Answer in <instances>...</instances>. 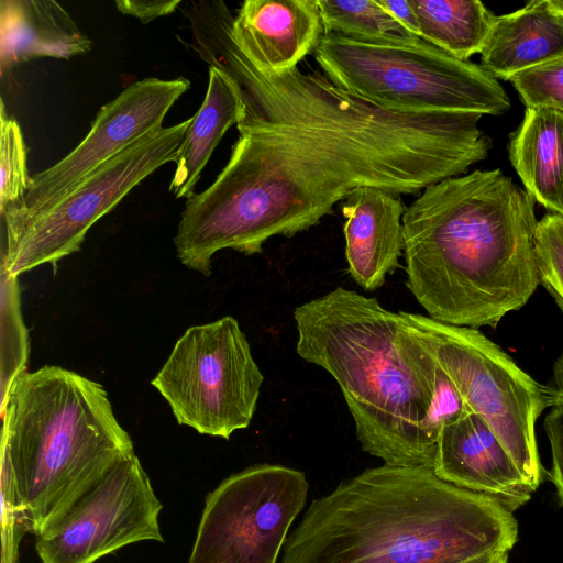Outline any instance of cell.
I'll return each instance as SVG.
<instances>
[{"label":"cell","mask_w":563,"mask_h":563,"mask_svg":"<svg viewBox=\"0 0 563 563\" xmlns=\"http://www.w3.org/2000/svg\"><path fill=\"white\" fill-rule=\"evenodd\" d=\"M189 20L195 49L238 80L246 102L228 163L181 212L174 245L191 271L209 276L221 250L253 255L275 235L307 231L354 189L418 194L492 148L482 114L395 112L317 70L264 71L230 40L212 2Z\"/></svg>","instance_id":"cell-1"},{"label":"cell","mask_w":563,"mask_h":563,"mask_svg":"<svg viewBox=\"0 0 563 563\" xmlns=\"http://www.w3.org/2000/svg\"><path fill=\"white\" fill-rule=\"evenodd\" d=\"M294 319L297 354L335 379L362 450L432 470L441 429L471 410L400 311L339 286Z\"/></svg>","instance_id":"cell-2"},{"label":"cell","mask_w":563,"mask_h":563,"mask_svg":"<svg viewBox=\"0 0 563 563\" xmlns=\"http://www.w3.org/2000/svg\"><path fill=\"white\" fill-rule=\"evenodd\" d=\"M534 199L500 169L424 188L404 213L406 286L428 317L496 328L540 284Z\"/></svg>","instance_id":"cell-3"},{"label":"cell","mask_w":563,"mask_h":563,"mask_svg":"<svg viewBox=\"0 0 563 563\" xmlns=\"http://www.w3.org/2000/svg\"><path fill=\"white\" fill-rule=\"evenodd\" d=\"M517 539V520L497 499L431 468L383 464L316 498L279 563H463L509 552Z\"/></svg>","instance_id":"cell-4"},{"label":"cell","mask_w":563,"mask_h":563,"mask_svg":"<svg viewBox=\"0 0 563 563\" xmlns=\"http://www.w3.org/2000/svg\"><path fill=\"white\" fill-rule=\"evenodd\" d=\"M1 416L12 506L36 537L135 454L103 386L60 366L22 372L1 402Z\"/></svg>","instance_id":"cell-5"},{"label":"cell","mask_w":563,"mask_h":563,"mask_svg":"<svg viewBox=\"0 0 563 563\" xmlns=\"http://www.w3.org/2000/svg\"><path fill=\"white\" fill-rule=\"evenodd\" d=\"M314 57L333 84L390 111L500 115L511 108L498 79L481 65L421 37L323 34Z\"/></svg>","instance_id":"cell-6"},{"label":"cell","mask_w":563,"mask_h":563,"mask_svg":"<svg viewBox=\"0 0 563 563\" xmlns=\"http://www.w3.org/2000/svg\"><path fill=\"white\" fill-rule=\"evenodd\" d=\"M450 377L470 410L482 417L516 462L530 487L543 481L536 423L548 402V386L534 380L477 329L400 311Z\"/></svg>","instance_id":"cell-7"},{"label":"cell","mask_w":563,"mask_h":563,"mask_svg":"<svg viewBox=\"0 0 563 563\" xmlns=\"http://www.w3.org/2000/svg\"><path fill=\"white\" fill-rule=\"evenodd\" d=\"M190 118L132 143L85 176L63 197L24 219L2 223L0 267L13 276L56 267L78 252L90 228L142 180L175 162Z\"/></svg>","instance_id":"cell-8"},{"label":"cell","mask_w":563,"mask_h":563,"mask_svg":"<svg viewBox=\"0 0 563 563\" xmlns=\"http://www.w3.org/2000/svg\"><path fill=\"white\" fill-rule=\"evenodd\" d=\"M263 380L239 322L227 316L187 329L151 384L179 424L229 440L250 426Z\"/></svg>","instance_id":"cell-9"},{"label":"cell","mask_w":563,"mask_h":563,"mask_svg":"<svg viewBox=\"0 0 563 563\" xmlns=\"http://www.w3.org/2000/svg\"><path fill=\"white\" fill-rule=\"evenodd\" d=\"M308 490L303 472L280 464L224 478L206 497L188 563H278Z\"/></svg>","instance_id":"cell-10"},{"label":"cell","mask_w":563,"mask_h":563,"mask_svg":"<svg viewBox=\"0 0 563 563\" xmlns=\"http://www.w3.org/2000/svg\"><path fill=\"white\" fill-rule=\"evenodd\" d=\"M162 508L134 454L77 500L52 530L36 538V553L41 563H96L136 542H163Z\"/></svg>","instance_id":"cell-11"},{"label":"cell","mask_w":563,"mask_h":563,"mask_svg":"<svg viewBox=\"0 0 563 563\" xmlns=\"http://www.w3.org/2000/svg\"><path fill=\"white\" fill-rule=\"evenodd\" d=\"M190 88L186 78H144L123 89L97 113L84 140L55 165L31 178L21 203L8 208L2 223L48 207L85 176L145 135L163 128L175 102Z\"/></svg>","instance_id":"cell-12"},{"label":"cell","mask_w":563,"mask_h":563,"mask_svg":"<svg viewBox=\"0 0 563 563\" xmlns=\"http://www.w3.org/2000/svg\"><path fill=\"white\" fill-rule=\"evenodd\" d=\"M213 5L233 44L264 71L298 66L323 35L317 0H246L235 16Z\"/></svg>","instance_id":"cell-13"},{"label":"cell","mask_w":563,"mask_h":563,"mask_svg":"<svg viewBox=\"0 0 563 563\" xmlns=\"http://www.w3.org/2000/svg\"><path fill=\"white\" fill-rule=\"evenodd\" d=\"M432 470L440 479L493 497L512 512L534 492L487 422L472 411L441 429Z\"/></svg>","instance_id":"cell-14"},{"label":"cell","mask_w":563,"mask_h":563,"mask_svg":"<svg viewBox=\"0 0 563 563\" xmlns=\"http://www.w3.org/2000/svg\"><path fill=\"white\" fill-rule=\"evenodd\" d=\"M341 211L347 272L361 288L374 291L400 266L406 207L397 192L360 187L342 201Z\"/></svg>","instance_id":"cell-15"},{"label":"cell","mask_w":563,"mask_h":563,"mask_svg":"<svg viewBox=\"0 0 563 563\" xmlns=\"http://www.w3.org/2000/svg\"><path fill=\"white\" fill-rule=\"evenodd\" d=\"M1 77L34 57L69 59L87 54L92 42L53 0L0 1Z\"/></svg>","instance_id":"cell-16"},{"label":"cell","mask_w":563,"mask_h":563,"mask_svg":"<svg viewBox=\"0 0 563 563\" xmlns=\"http://www.w3.org/2000/svg\"><path fill=\"white\" fill-rule=\"evenodd\" d=\"M563 58V14L549 0H533L496 16L481 52V66L497 79Z\"/></svg>","instance_id":"cell-17"},{"label":"cell","mask_w":563,"mask_h":563,"mask_svg":"<svg viewBox=\"0 0 563 563\" xmlns=\"http://www.w3.org/2000/svg\"><path fill=\"white\" fill-rule=\"evenodd\" d=\"M246 112L243 89L238 80L218 66L209 67L205 99L190 124L175 158L169 191L188 198L225 132L239 124Z\"/></svg>","instance_id":"cell-18"},{"label":"cell","mask_w":563,"mask_h":563,"mask_svg":"<svg viewBox=\"0 0 563 563\" xmlns=\"http://www.w3.org/2000/svg\"><path fill=\"white\" fill-rule=\"evenodd\" d=\"M508 152L523 189L550 213L563 217V112L526 107Z\"/></svg>","instance_id":"cell-19"},{"label":"cell","mask_w":563,"mask_h":563,"mask_svg":"<svg viewBox=\"0 0 563 563\" xmlns=\"http://www.w3.org/2000/svg\"><path fill=\"white\" fill-rule=\"evenodd\" d=\"M419 36L462 59L481 54L496 16L478 0H410Z\"/></svg>","instance_id":"cell-20"},{"label":"cell","mask_w":563,"mask_h":563,"mask_svg":"<svg viewBox=\"0 0 563 563\" xmlns=\"http://www.w3.org/2000/svg\"><path fill=\"white\" fill-rule=\"evenodd\" d=\"M323 34L375 41L418 37L409 34L378 0H317Z\"/></svg>","instance_id":"cell-21"},{"label":"cell","mask_w":563,"mask_h":563,"mask_svg":"<svg viewBox=\"0 0 563 563\" xmlns=\"http://www.w3.org/2000/svg\"><path fill=\"white\" fill-rule=\"evenodd\" d=\"M1 279V402L13 380L26 371L29 335L21 313L18 277L0 267Z\"/></svg>","instance_id":"cell-22"},{"label":"cell","mask_w":563,"mask_h":563,"mask_svg":"<svg viewBox=\"0 0 563 563\" xmlns=\"http://www.w3.org/2000/svg\"><path fill=\"white\" fill-rule=\"evenodd\" d=\"M0 216L22 202L31 187L27 172V148L18 121L0 109Z\"/></svg>","instance_id":"cell-23"},{"label":"cell","mask_w":563,"mask_h":563,"mask_svg":"<svg viewBox=\"0 0 563 563\" xmlns=\"http://www.w3.org/2000/svg\"><path fill=\"white\" fill-rule=\"evenodd\" d=\"M536 265L540 284L563 312V217L548 213L536 227Z\"/></svg>","instance_id":"cell-24"},{"label":"cell","mask_w":563,"mask_h":563,"mask_svg":"<svg viewBox=\"0 0 563 563\" xmlns=\"http://www.w3.org/2000/svg\"><path fill=\"white\" fill-rule=\"evenodd\" d=\"M526 107L563 112V58L523 70L508 79Z\"/></svg>","instance_id":"cell-25"},{"label":"cell","mask_w":563,"mask_h":563,"mask_svg":"<svg viewBox=\"0 0 563 563\" xmlns=\"http://www.w3.org/2000/svg\"><path fill=\"white\" fill-rule=\"evenodd\" d=\"M544 431L551 450L550 479L563 505V407H552L544 419Z\"/></svg>","instance_id":"cell-26"},{"label":"cell","mask_w":563,"mask_h":563,"mask_svg":"<svg viewBox=\"0 0 563 563\" xmlns=\"http://www.w3.org/2000/svg\"><path fill=\"white\" fill-rule=\"evenodd\" d=\"M180 3V0H117L115 7L119 12L136 18L145 24L173 13Z\"/></svg>","instance_id":"cell-27"},{"label":"cell","mask_w":563,"mask_h":563,"mask_svg":"<svg viewBox=\"0 0 563 563\" xmlns=\"http://www.w3.org/2000/svg\"><path fill=\"white\" fill-rule=\"evenodd\" d=\"M379 4L411 35L419 36V23L410 0H378Z\"/></svg>","instance_id":"cell-28"},{"label":"cell","mask_w":563,"mask_h":563,"mask_svg":"<svg viewBox=\"0 0 563 563\" xmlns=\"http://www.w3.org/2000/svg\"><path fill=\"white\" fill-rule=\"evenodd\" d=\"M550 407H563V351L553 365L552 385H549Z\"/></svg>","instance_id":"cell-29"},{"label":"cell","mask_w":563,"mask_h":563,"mask_svg":"<svg viewBox=\"0 0 563 563\" xmlns=\"http://www.w3.org/2000/svg\"><path fill=\"white\" fill-rule=\"evenodd\" d=\"M508 552H492L465 561L463 563H507Z\"/></svg>","instance_id":"cell-30"},{"label":"cell","mask_w":563,"mask_h":563,"mask_svg":"<svg viewBox=\"0 0 563 563\" xmlns=\"http://www.w3.org/2000/svg\"><path fill=\"white\" fill-rule=\"evenodd\" d=\"M549 2L555 11L563 14V0H549Z\"/></svg>","instance_id":"cell-31"}]
</instances>
